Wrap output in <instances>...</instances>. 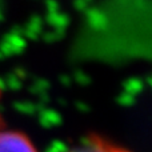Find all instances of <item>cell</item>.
<instances>
[{
    "instance_id": "obj_1",
    "label": "cell",
    "mask_w": 152,
    "mask_h": 152,
    "mask_svg": "<svg viewBox=\"0 0 152 152\" xmlns=\"http://www.w3.org/2000/svg\"><path fill=\"white\" fill-rule=\"evenodd\" d=\"M67 152H131L100 135H88Z\"/></svg>"
},
{
    "instance_id": "obj_2",
    "label": "cell",
    "mask_w": 152,
    "mask_h": 152,
    "mask_svg": "<svg viewBox=\"0 0 152 152\" xmlns=\"http://www.w3.org/2000/svg\"><path fill=\"white\" fill-rule=\"evenodd\" d=\"M0 152H37L24 134L13 131L0 132Z\"/></svg>"
},
{
    "instance_id": "obj_3",
    "label": "cell",
    "mask_w": 152,
    "mask_h": 152,
    "mask_svg": "<svg viewBox=\"0 0 152 152\" xmlns=\"http://www.w3.org/2000/svg\"><path fill=\"white\" fill-rule=\"evenodd\" d=\"M0 126H1V120H0Z\"/></svg>"
}]
</instances>
